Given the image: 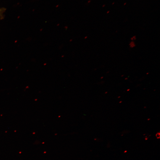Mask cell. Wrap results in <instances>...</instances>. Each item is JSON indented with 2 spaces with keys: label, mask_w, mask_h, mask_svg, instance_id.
<instances>
[{
  "label": "cell",
  "mask_w": 160,
  "mask_h": 160,
  "mask_svg": "<svg viewBox=\"0 0 160 160\" xmlns=\"http://www.w3.org/2000/svg\"><path fill=\"white\" fill-rule=\"evenodd\" d=\"M136 39V37L135 36H134L130 38V39L132 40V41H133L134 40H135Z\"/></svg>",
  "instance_id": "3957f363"
},
{
  "label": "cell",
  "mask_w": 160,
  "mask_h": 160,
  "mask_svg": "<svg viewBox=\"0 0 160 160\" xmlns=\"http://www.w3.org/2000/svg\"><path fill=\"white\" fill-rule=\"evenodd\" d=\"M6 9L4 8H0V19H2L4 18L3 13L5 11Z\"/></svg>",
  "instance_id": "6da1fadb"
},
{
  "label": "cell",
  "mask_w": 160,
  "mask_h": 160,
  "mask_svg": "<svg viewBox=\"0 0 160 160\" xmlns=\"http://www.w3.org/2000/svg\"><path fill=\"white\" fill-rule=\"evenodd\" d=\"M129 46L130 48H133L136 46L135 44L133 41H131L129 44Z\"/></svg>",
  "instance_id": "7a4b0ae2"
},
{
  "label": "cell",
  "mask_w": 160,
  "mask_h": 160,
  "mask_svg": "<svg viewBox=\"0 0 160 160\" xmlns=\"http://www.w3.org/2000/svg\"><path fill=\"white\" fill-rule=\"evenodd\" d=\"M122 102V101H121V102H119V103H120Z\"/></svg>",
  "instance_id": "52a82bcc"
},
{
  "label": "cell",
  "mask_w": 160,
  "mask_h": 160,
  "mask_svg": "<svg viewBox=\"0 0 160 160\" xmlns=\"http://www.w3.org/2000/svg\"><path fill=\"white\" fill-rule=\"evenodd\" d=\"M156 136L157 138H160V133H157L156 134Z\"/></svg>",
  "instance_id": "277c9868"
},
{
  "label": "cell",
  "mask_w": 160,
  "mask_h": 160,
  "mask_svg": "<svg viewBox=\"0 0 160 160\" xmlns=\"http://www.w3.org/2000/svg\"><path fill=\"white\" fill-rule=\"evenodd\" d=\"M128 79V78H126L125 79V80H127Z\"/></svg>",
  "instance_id": "5b68a950"
},
{
  "label": "cell",
  "mask_w": 160,
  "mask_h": 160,
  "mask_svg": "<svg viewBox=\"0 0 160 160\" xmlns=\"http://www.w3.org/2000/svg\"><path fill=\"white\" fill-rule=\"evenodd\" d=\"M124 76V75H122L121 76Z\"/></svg>",
  "instance_id": "9c48e42d"
},
{
  "label": "cell",
  "mask_w": 160,
  "mask_h": 160,
  "mask_svg": "<svg viewBox=\"0 0 160 160\" xmlns=\"http://www.w3.org/2000/svg\"><path fill=\"white\" fill-rule=\"evenodd\" d=\"M148 73H146V74H148Z\"/></svg>",
  "instance_id": "8992f818"
},
{
  "label": "cell",
  "mask_w": 160,
  "mask_h": 160,
  "mask_svg": "<svg viewBox=\"0 0 160 160\" xmlns=\"http://www.w3.org/2000/svg\"><path fill=\"white\" fill-rule=\"evenodd\" d=\"M130 89H128V90H127V91L129 90Z\"/></svg>",
  "instance_id": "ba28073f"
}]
</instances>
